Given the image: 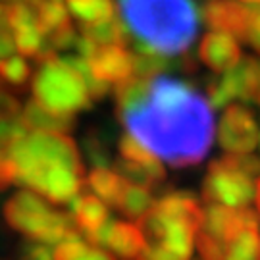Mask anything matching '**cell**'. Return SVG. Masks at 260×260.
I'll use <instances>...</instances> for the list:
<instances>
[{
    "label": "cell",
    "instance_id": "6da1fadb",
    "mask_svg": "<svg viewBox=\"0 0 260 260\" xmlns=\"http://www.w3.org/2000/svg\"><path fill=\"white\" fill-rule=\"evenodd\" d=\"M131 137L172 168L201 164L214 139L210 103L189 83L156 75L137 106L118 116Z\"/></svg>",
    "mask_w": 260,
    "mask_h": 260
},
{
    "label": "cell",
    "instance_id": "7a4b0ae2",
    "mask_svg": "<svg viewBox=\"0 0 260 260\" xmlns=\"http://www.w3.org/2000/svg\"><path fill=\"white\" fill-rule=\"evenodd\" d=\"M18 170L16 185H27L50 203L68 205L85 185L83 160L68 133L31 131L10 143L6 152Z\"/></svg>",
    "mask_w": 260,
    "mask_h": 260
},
{
    "label": "cell",
    "instance_id": "3957f363",
    "mask_svg": "<svg viewBox=\"0 0 260 260\" xmlns=\"http://www.w3.org/2000/svg\"><path fill=\"white\" fill-rule=\"evenodd\" d=\"M121 19L135 43L164 56L185 54L199 33L193 0H118Z\"/></svg>",
    "mask_w": 260,
    "mask_h": 260
},
{
    "label": "cell",
    "instance_id": "277c9868",
    "mask_svg": "<svg viewBox=\"0 0 260 260\" xmlns=\"http://www.w3.org/2000/svg\"><path fill=\"white\" fill-rule=\"evenodd\" d=\"M31 91L33 101L62 116H75L77 112L87 110L93 101L83 77L54 52L37 60Z\"/></svg>",
    "mask_w": 260,
    "mask_h": 260
},
{
    "label": "cell",
    "instance_id": "5b68a950",
    "mask_svg": "<svg viewBox=\"0 0 260 260\" xmlns=\"http://www.w3.org/2000/svg\"><path fill=\"white\" fill-rule=\"evenodd\" d=\"M4 220L12 230L27 235L31 241L58 245L81 239L70 212H58L31 191H19L4 205Z\"/></svg>",
    "mask_w": 260,
    "mask_h": 260
},
{
    "label": "cell",
    "instance_id": "8992f818",
    "mask_svg": "<svg viewBox=\"0 0 260 260\" xmlns=\"http://www.w3.org/2000/svg\"><path fill=\"white\" fill-rule=\"evenodd\" d=\"M252 176L235 168L225 156L210 162L203 181V201L206 205L243 208L252 199Z\"/></svg>",
    "mask_w": 260,
    "mask_h": 260
},
{
    "label": "cell",
    "instance_id": "52a82bcc",
    "mask_svg": "<svg viewBox=\"0 0 260 260\" xmlns=\"http://www.w3.org/2000/svg\"><path fill=\"white\" fill-rule=\"evenodd\" d=\"M258 77V60L252 56H245L235 68L223 72L222 77H212L208 81V103L212 108L230 106V103L235 99H241L245 103H254Z\"/></svg>",
    "mask_w": 260,
    "mask_h": 260
},
{
    "label": "cell",
    "instance_id": "ba28073f",
    "mask_svg": "<svg viewBox=\"0 0 260 260\" xmlns=\"http://www.w3.org/2000/svg\"><path fill=\"white\" fill-rule=\"evenodd\" d=\"M260 139L254 114L245 104H230L222 116L218 141L228 154H249Z\"/></svg>",
    "mask_w": 260,
    "mask_h": 260
},
{
    "label": "cell",
    "instance_id": "9c48e42d",
    "mask_svg": "<svg viewBox=\"0 0 260 260\" xmlns=\"http://www.w3.org/2000/svg\"><path fill=\"white\" fill-rule=\"evenodd\" d=\"M254 8L239 0H206L203 6L205 23L212 31L230 33L239 41H247Z\"/></svg>",
    "mask_w": 260,
    "mask_h": 260
},
{
    "label": "cell",
    "instance_id": "30bf717a",
    "mask_svg": "<svg viewBox=\"0 0 260 260\" xmlns=\"http://www.w3.org/2000/svg\"><path fill=\"white\" fill-rule=\"evenodd\" d=\"M89 66L94 77L104 83H121L135 72L133 52L121 45L96 47L94 54L89 58Z\"/></svg>",
    "mask_w": 260,
    "mask_h": 260
},
{
    "label": "cell",
    "instance_id": "8fae6325",
    "mask_svg": "<svg viewBox=\"0 0 260 260\" xmlns=\"http://www.w3.org/2000/svg\"><path fill=\"white\" fill-rule=\"evenodd\" d=\"M243 52L237 39L230 33L210 31L201 39L199 45V60L216 74L228 72L241 62Z\"/></svg>",
    "mask_w": 260,
    "mask_h": 260
},
{
    "label": "cell",
    "instance_id": "7c38bea8",
    "mask_svg": "<svg viewBox=\"0 0 260 260\" xmlns=\"http://www.w3.org/2000/svg\"><path fill=\"white\" fill-rule=\"evenodd\" d=\"M104 247H108L114 254H118L125 260H137L143 249L147 247L145 237L141 233L139 225L129 222H118V220H108L106 223V239Z\"/></svg>",
    "mask_w": 260,
    "mask_h": 260
},
{
    "label": "cell",
    "instance_id": "4fadbf2b",
    "mask_svg": "<svg viewBox=\"0 0 260 260\" xmlns=\"http://www.w3.org/2000/svg\"><path fill=\"white\" fill-rule=\"evenodd\" d=\"M68 205H70V216L74 218L77 230H81L85 235L101 230L104 223L110 220L106 203H103L101 199H96L91 193L77 195Z\"/></svg>",
    "mask_w": 260,
    "mask_h": 260
},
{
    "label": "cell",
    "instance_id": "5bb4252c",
    "mask_svg": "<svg viewBox=\"0 0 260 260\" xmlns=\"http://www.w3.org/2000/svg\"><path fill=\"white\" fill-rule=\"evenodd\" d=\"M21 121L31 131H52V133H70L75 127V116H62L47 110L37 101H29L23 108Z\"/></svg>",
    "mask_w": 260,
    "mask_h": 260
},
{
    "label": "cell",
    "instance_id": "9a60e30c",
    "mask_svg": "<svg viewBox=\"0 0 260 260\" xmlns=\"http://www.w3.org/2000/svg\"><path fill=\"white\" fill-rule=\"evenodd\" d=\"M114 168L129 183L147 187V189L149 187H158L166 179V170L160 164V160H152V162H131V160L120 158L114 164Z\"/></svg>",
    "mask_w": 260,
    "mask_h": 260
},
{
    "label": "cell",
    "instance_id": "2e32d148",
    "mask_svg": "<svg viewBox=\"0 0 260 260\" xmlns=\"http://www.w3.org/2000/svg\"><path fill=\"white\" fill-rule=\"evenodd\" d=\"M81 35H85L87 39H91L94 45L104 47V45H121L127 47L129 45V33L125 29L123 19H120L118 14H114L110 18L96 21L91 25H81Z\"/></svg>",
    "mask_w": 260,
    "mask_h": 260
},
{
    "label": "cell",
    "instance_id": "e0dca14e",
    "mask_svg": "<svg viewBox=\"0 0 260 260\" xmlns=\"http://www.w3.org/2000/svg\"><path fill=\"white\" fill-rule=\"evenodd\" d=\"M225 260H260V225L243 228L225 241Z\"/></svg>",
    "mask_w": 260,
    "mask_h": 260
},
{
    "label": "cell",
    "instance_id": "ac0fdd59",
    "mask_svg": "<svg viewBox=\"0 0 260 260\" xmlns=\"http://www.w3.org/2000/svg\"><path fill=\"white\" fill-rule=\"evenodd\" d=\"M87 183L93 187L96 195L104 199L106 205H110L114 208L123 187L127 183V179H123L118 172H112L108 168H93L89 177H87Z\"/></svg>",
    "mask_w": 260,
    "mask_h": 260
},
{
    "label": "cell",
    "instance_id": "d6986e66",
    "mask_svg": "<svg viewBox=\"0 0 260 260\" xmlns=\"http://www.w3.org/2000/svg\"><path fill=\"white\" fill-rule=\"evenodd\" d=\"M152 206H154V199H152L149 189L127 181L114 208L120 210L127 218H137L139 220L149 212Z\"/></svg>",
    "mask_w": 260,
    "mask_h": 260
},
{
    "label": "cell",
    "instance_id": "ffe728a7",
    "mask_svg": "<svg viewBox=\"0 0 260 260\" xmlns=\"http://www.w3.org/2000/svg\"><path fill=\"white\" fill-rule=\"evenodd\" d=\"M35 10H37L39 27L45 33V37L58 29L72 25V14L66 8L64 0H41Z\"/></svg>",
    "mask_w": 260,
    "mask_h": 260
},
{
    "label": "cell",
    "instance_id": "44dd1931",
    "mask_svg": "<svg viewBox=\"0 0 260 260\" xmlns=\"http://www.w3.org/2000/svg\"><path fill=\"white\" fill-rule=\"evenodd\" d=\"M150 79L139 77V75H131L129 79L121 81L114 89V99H116V114L120 116L125 110H129L147 96L149 93Z\"/></svg>",
    "mask_w": 260,
    "mask_h": 260
},
{
    "label": "cell",
    "instance_id": "7402d4cb",
    "mask_svg": "<svg viewBox=\"0 0 260 260\" xmlns=\"http://www.w3.org/2000/svg\"><path fill=\"white\" fill-rule=\"evenodd\" d=\"M68 10L81 25H91L116 14L112 0H79L68 2Z\"/></svg>",
    "mask_w": 260,
    "mask_h": 260
},
{
    "label": "cell",
    "instance_id": "603a6c76",
    "mask_svg": "<svg viewBox=\"0 0 260 260\" xmlns=\"http://www.w3.org/2000/svg\"><path fill=\"white\" fill-rule=\"evenodd\" d=\"M0 79L10 87L23 91L31 79V68L21 56H10L0 60Z\"/></svg>",
    "mask_w": 260,
    "mask_h": 260
},
{
    "label": "cell",
    "instance_id": "cb8c5ba5",
    "mask_svg": "<svg viewBox=\"0 0 260 260\" xmlns=\"http://www.w3.org/2000/svg\"><path fill=\"white\" fill-rule=\"evenodd\" d=\"M83 147L87 152V158L93 168H108L110 166V154L104 145L103 137L96 131H89L87 137L83 139Z\"/></svg>",
    "mask_w": 260,
    "mask_h": 260
},
{
    "label": "cell",
    "instance_id": "d4e9b609",
    "mask_svg": "<svg viewBox=\"0 0 260 260\" xmlns=\"http://www.w3.org/2000/svg\"><path fill=\"white\" fill-rule=\"evenodd\" d=\"M197 249L203 260H225V243L205 230L197 233Z\"/></svg>",
    "mask_w": 260,
    "mask_h": 260
},
{
    "label": "cell",
    "instance_id": "484cf974",
    "mask_svg": "<svg viewBox=\"0 0 260 260\" xmlns=\"http://www.w3.org/2000/svg\"><path fill=\"white\" fill-rule=\"evenodd\" d=\"M87 249L81 239H70V241H62L58 243V247L52 252V258L54 260H77L83 251Z\"/></svg>",
    "mask_w": 260,
    "mask_h": 260
},
{
    "label": "cell",
    "instance_id": "4316f807",
    "mask_svg": "<svg viewBox=\"0 0 260 260\" xmlns=\"http://www.w3.org/2000/svg\"><path fill=\"white\" fill-rule=\"evenodd\" d=\"M16 181H18L16 164L12 162L8 154H2L0 156V191H4L10 185H16Z\"/></svg>",
    "mask_w": 260,
    "mask_h": 260
},
{
    "label": "cell",
    "instance_id": "83f0119b",
    "mask_svg": "<svg viewBox=\"0 0 260 260\" xmlns=\"http://www.w3.org/2000/svg\"><path fill=\"white\" fill-rule=\"evenodd\" d=\"M21 260H54L52 258V252L48 251L47 245L39 241H29L23 249Z\"/></svg>",
    "mask_w": 260,
    "mask_h": 260
},
{
    "label": "cell",
    "instance_id": "f1b7e54d",
    "mask_svg": "<svg viewBox=\"0 0 260 260\" xmlns=\"http://www.w3.org/2000/svg\"><path fill=\"white\" fill-rule=\"evenodd\" d=\"M247 43L260 54V4L254 6V16H252V23L247 33Z\"/></svg>",
    "mask_w": 260,
    "mask_h": 260
},
{
    "label": "cell",
    "instance_id": "f546056e",
    "mask_svg": "<svg viewBox=\"0 0 260 260\" xmlns=\"http://www.w3.org/2000/svg\"><path fill=\"white\" fill-rule=\"evenodd\" d=\"M16 50V43H14V35L6 25L0 27V60L10 58L12 52Z\"/></svg>",
    "mask_w": 260,
    "mask_h": 260
},
{
    "label": "cell",
    "instance_id": "4dcf8cb0",
    "mask_svg": "<svg viewBox=\"0 0 260 260\" xmlns=\"http://www.w3.org/2000/svg\"><path fill=\"white\" fill-rule=\"evenodd\" d=\"M137 260H183V258H179V256L164 251V249H158V247H150V245H147V247L143 249V252L137 256Z\"/></svg>",
    "mask_w": 260,
    "mask_h": 260
},
{
    "label": "cell",
    "instance_id": "1f68e13d",
    "mask_svg": "<svg viewBox=\"0 0 260 260\" xmlns=\"http://www.w3.org/2000/svg\"><path fill=\"white\" fill-rule=\"evenodd\" d=\"M77 260H114V258H112V254L101 251L99 247H91V245H89L83 251V254Z\"/></svg>",
    "mask_w": 260,
    "mask_h": 260
},
{
    "label": "cell",
    "instance_id": "d6a6232c",
    "mask_svg": "<svg viewBox=\"0 0 260 260\" xmlns=\"http://www.w3.org/2000/svg\"><path fill=\"white\" fill-rule=\"evenodd\" d=\"M254 201H256V210H258V216H260V177L258 181H256V189H254Z\"/></svg>",
    "mask_w": 260,
    "mask_h": 260
},
{
    "label": "cell",
    "instance_id": "836d02e7",
    "mask_svg": "<svg viewBox=\"0 0 260 260\" xmlns=\"http://www.w3.org/2000/svg\"><path fill=\"white\" fill-rule=\"evenodd\" d=\"M21 2H25V4H29V6H33V8H37V4L41 2V0H21Z\"/></svg>",
    "mask_w": 260,
    "mask_h": 260
},
{
    "label": "cell",
    "instance_id": "e575fe53",
    "mask_svg": "<svg viewBox=\"0 0 260 260\" xmlns=\"http://www.w3.org/2000/svg\"><path fill=\"white\" fill-rule=\"evenodd\" d=\"M4 25V6L0 4V27Z\"/></svg>",
    "mask_w": 260,
    "mask_h": 260
},
{
    "label": "cell",
    "instance_id": "d590c367",
    "mask_svg": "<svg viewBox=\"0 0 260 260\" xmlns=\"http://www.w3.org/2000/svg\"><path fill=\"white\" fill-rule=\"evenodd\" d=\"M239 2H243V4H245V2H251V4H260V0H239Z\"/></svg>",
    "mask_w": 260,
    "mask_h": 260
},
{
    "label": "cell",
    "instance_id": "8d00e7d4",
    "mask_svg": "<svg viewBox=\"0 0 260 260\" xmlns=\"http://www.w3.org/2000/svg\"><path fill=\"white\" fill-rule=\"evenodd\" d=\"M258 147H260V139H258Z\"/></svg>",
    "mask_w": 260,
    "mask_h": 260
}]
</instances>
